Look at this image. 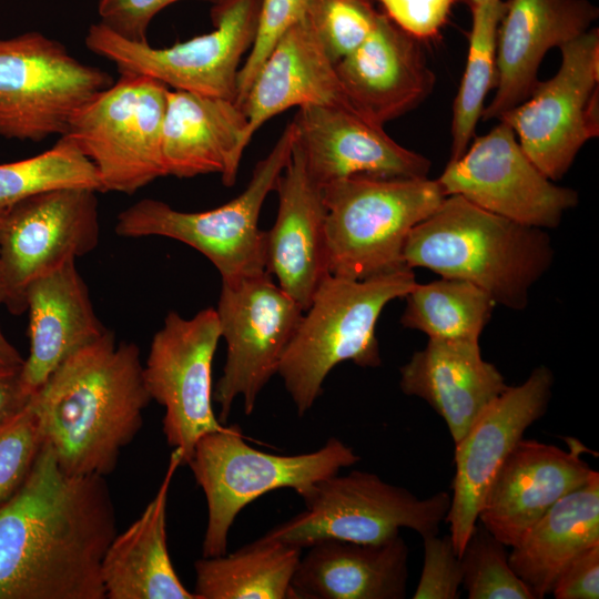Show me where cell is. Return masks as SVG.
Returning <instances> with one entry per match:
<instances>
[{
  "label": "cell",
  "instance_id": "cell-1",
  "mask_svg": "<svg viewBox=\"0 0 599 599\" xmlns=\"http://www.w3.org/2000/svg\"><path fill=\"white\" fill-rule=\"evenodd\" d=\"M115 535L104 477L67 474L43 444L0 507V599H105L101 565Z\"/></svg>",
  "mask_w": 599,
  "mask_h": 599
},
{
  "label": "cell",
  "instance_id": "cell-2",
  "mask_svg": "<svg viewBox=\"0 0 599 599\" xmlns=\"http://www.w3.org/2000/svg\"><path fill=\"white\" fill-rule=\"evenodd\" d=\"M152 400L136 344L109 329L68 357L32 394L43 444L70 475L111 474Z\"/></svg>",
  "mask_w": 599,
  "mask_h": 599
},
{
  "label": "cell",
  "instance_id": "cell-3",
  "mask_svg": "<svg viewBox=\"0 0 599 599\" xmlns=\"http://www.w3.org/2000/svg\"><path fill=\"white\" fill-rule=\"evenodd\" d=\"M403 258L412 270L423 267L469 282L496 304L520 311L532 285L551 266L554 248L544 229L448 195L409 232Z\"/></svg>",
  "mask_w": 599,
  "mask_h": 599
},
{
  "label": "cell",
  "instance_id": "cell-4",
  "mask_svg": "<svg viewBox=\"0 0 599 599\" xmlns=\"http://www.w3.org/2000/svg\"><path fill=\"white\" fill-rule=\"evenodd\" d=\"M416 283L412 268L351 280L328 274L287 344L277 374L297 415L304 416L323 393V383L339 363L382 365L376 324L384 307L404 297Z\"/></svg>",
  "mask_w": 599,
  "mask_h": 599
},
{
  "label": "cell",
  "instance_id": "cell-5",
  "mask_svg": "<svg viewBox=\"0 0 599 599\" xmlns=\"http://www.w3.org/2000/svg\"><path fill=\"white\" fill-rule=\"evenodd\" d=\"M322 191L328 272L359 281L409 268L403 258L409 232L446 197L428 177L354 175Z\"/></svg>",
  "mask_w": 599,
  "mask_h": 599
},
{
  "label": "cell",
  "instance_id": "cell-6",
  "mask_svg": "<svg viewBox=\"0 0 599 599\" xmlns=\"http://www.w3.org/2000/svg\"><path fill=\"white\" fill-rule=\"evenodd\" d=\"M358 460L353 448L335 437L314 451L280 455L250 446L238 425L205 434L186 463L206 499L203 557L227 551L235 518L255 499L283 488L303 497L322 479Z\"/></svg>",
  "mask_w": 599,
  "mask_h": 599
},
{
  "label": "cell",
  "instance_id": "cell-7",
  "mask_svg": "<svg viewBox=\"0 0 599 599\" xmlns=\"http://www.w3.org/2000/svg\"><path fill=\"white\" fill-rule=\"evenodd\" d=\"M296 139L290 122L270 153L257 162L246 189L212 210L183 212L167 203L143 199L116 217L122 237L163 236L202 253L219 271L222 282L257 275L265 270V231L258 227L261 209L287 164Z\"/></svg>",
  "mask_w": 599,
  "mask_h": 599
},
{
  "label": "cell",
  "instance_id": "cell-8",
  "mask_svg": "<svg viewBox=\"0 0 599 599\" xmlns=\"http://www.w3.org/2000/svg\"><path fill=\"white\" fill-rule=\"evenodd\" d=\"M305 509L262 537L302 547L326 539L378 544L408 528L422 537L438 534L450 494L419 498L376 474L352 470L315 484L303 497Z\"/></svg>",
  "mask_w": 599,
  "mask_h": 599
},
{
  "label": "cell",
  "instance_id": "cell-9",
  "mask_svg": "<svg viewBox=\"0 0 599 599\" xmlns=\"http://www.w3.org/2000/svg\"><path fill=\"white\" fill-rule=\"evenodd\" d=\"M119 74L77 111L62 136L93 164L101 192L133 194L166 176L162 133L169 88L146 75Z\"/></svg>",
  "mask_w": 599,
  "mask_h": 599
},
{
  "label": "cell",
  "instance_id": "cell-10",
  "mask_svg": "<svg viewBox=\"0 0 599 599\" xmlns=\"http://www.w3.org/2000/svg\"><path fill=\"white\" fill-rule=\"evenodd\" d=\"M212 4L214 30L171 47L130 41L100 22L89 28L84 43L114 63L119 73L146 75L173 90L235 101L240 63L255 38L261 0Z\"/></svg>",
  "mask_w": 599,
  "mask_h": 599
},
{
  "label": "cell",
  "instance_id": "cell-11",
  "mask_svg": "<svg viewBox=\"0 0 599 599\" xmlns=\"http://www.w3.org/2000/svg\"><path fill=\"white\" fill-rule=\"evenodd\" d=\"M113 78L38 31L0 38V136H62L72 116Z\"/></svg>",
  "mask_w": 599,
  "mask_h": 599
},
{
  "label": "cell",
  "instance_id": "cell-12",
  "mask_svg": "<svg viewBox=\"0 0 599 599\" xmlns=\"http://www.w3.org/2000/svg\"><path fill=\"white\" fill-rule=\"evenodd\" d=\"M557 73L498 120L549 180L567 173L586 142L599 135V31L591 28L559 48Z\"/></svg>",
  "mask_w": 599,
  "mask_h": 599
},
{
  "label": "cell",
  "instance_id": "cell-13",
  "mask_svg": "<svg viewBox=\"0 0 599 599\" xmlns=\"http://www.w3.org/2000/svg\"><path fill=\"white\" fill-rule=\"evenodd\" d=\"M215 311L226 358L213 402L225 424L237 397L244 414L253 413L260 393L278 372L304 309L264 272L222 282Z\"/></svg>",
  "mask_w": 599,
  "mask_h": 599
},
{
  "label": "cell",
  "instance_id": "cell-14",
  "mask_svg": "<svg viewBox=\"0 0 599 599\" xmlns=\"http://www.w3.org/2000/svg\"><path fill=\"white\" fill-rule=\"evenodd\" d=\"M220 338L215 308L201 309L190 318L171 311L143 364L150 396L164 407L166 443L181 453L183 465L202 436L225 426L212 405V365Z\"/></svg>",
  "mask_w": 599,
  "mask_h": 599
},
{
  "label": "cell",
  "instance_id": "cell-15",
  "mask_svg": "<svg viewBox=\"0 0 599 599\" xmlns=\"http://www.w3.org/2000/svg\"><path fill=\"white\" fill-rule=\"evenodd\" d=\"M97 190L60 187L9 205L0 236L4 305L27 311L26 290L37 277L92 252L99 243Z\"/></svg>",
  "mask_w": 599,
  "mask_h": 599
},
{
  "label": "cell",
  "instance_id": "cell-16",
  "mask_svg": "<svg viewBox=\"0 0 599 599\" xmlns=\"http://www.w3.org/2000/svg\"><path fill=\"white\" fill-rule=\"evenodd\" d=\"M437 181L446 196L460 195L486 211L544 230L557 227L579 202L577 191L557 185L537 169L502 121L449 161Z\"/></svg>",
  "mask_w": 599,
  "mask_h": 599
},
{
  "label": "cell",
  "instance_id": "cell-17",
  "mask_svg": "<svg viewBox=\"0 0 599 599\" xmlns=\"http://www.w3.org/2000/svg\"><path fill=\"white\" fill-rule=\"evenodd\" d=\"M552 386L551 370L536 367L524 383L508 386L454 444L455 475L445 522L459 557L478 524L489 486L527 428L546 413Z\"/></svg>",
  "mask_w": 599,
  "mask_h": 599
},
{
  "label": "cell",
  "instance_id": "cell-18",
  "mask_svg": "<svg viewBox=\"0 0 599 599\" xmlns=\"http://www.w3.org/2000/svg\"><path fill=\"white\" fill-rule=\"evenodd\" d=\"M567 440L568 450L522 438L495 476L478 522L506 547L517 546L548 509L592 474L581 457L587 448L577 439Z\"/></svg>",
  "mask_w": 599,
  "mask_h": 599
},
{
  "label": "cell",
  "instance_id": "cell-19",
  "mask_svg": "<svg viewBox=\"0 0 599 599\" xmlns=\"http://www.w3.org/2000/svg\"><path fill=\"white\" fill-rule=\"evenodd\" d=\"M312 179L324 186L354 175L428 177L430 161L395 142L357 112L333 105H306L293 119Z\"/></svg>",
  "mask_w": 599,
  "mask_h": 599
},
{
  "label": "cell",
  "instance_id": "cell-20",
  "mask_svg": "<svg viewBox=\"0 0 599 599\" xmlns=\"http://www.w3.org/2000/svg\"><path fill=\"white\" fill-rule=\"evenodd\" d=\"M598 14L589 0H509L497 31L496 91L481 118L498 120L526 101L545 54L590 30Z\"/></svg>",
  "mask_w": 599,
  "mask_h": 599
},
{
  "label": "cell",
  "instance_id": "cell-21",
  "mask_svg": "<svg viewBox=\"0 0 599 599\" xmlns=\"http://www.w3.org/2000/svg\"><path fill=\"white\" fill-rule=\"evenodd\" d=\"M275 191L278 210L265 231V270L305 311L329 272L323 191L309 175L296 139Z\"/></svg>",
  "mask_w": 599,
  "mask_h": 599
},
{
  "label": "cell",
  "instance_id": "cell-22",
  "mask_svg": "<svg viewBox=\"0 0 599 599\" xmlns=\"http://www.w3.org/2000/svg\"><path fill=\"white\" fill-rule=\"evenodd\" d=\"M353 109L384 126L423 102L433 91L435 74L417 39L379 13L366 40L335 63Z\"/></svg>",
  "mask_w": 599,
  "mask_h": 599
},
{
  "label": "cell",
  "instance_id": "cell-23",
  "mask_svg": "<svg viewBox=\"0 0 599 599\" xmlns=\"http://www.w3.org/2000/svg\"><path fill=\"white\" fill-rule=\"evenodd\" d=\"M399 374L402 392L425 400L445 420L454 444L508 387L473 341L428 339Z\"/></svg>",
  "mask_w": 599,
  "mask_h": 599
},
{
  "label": "cell",
  "instance_id": "cell-24",
  "mask_svg": "<svg viewBox=\"0 0 599 599\" xmlns=\"http://www.w3.org/2000/svg\"><path fill=\"white\" fill-rule=\"evenodd\" d=\"M246 132V115L235 101L169 89L162 133L166 175L219 173L232 186L248 144Z\"/></svg>",
  "mask_w": 599,
  "mask_h": 599
},
{
  "label": "cell",
  "instance_id": "cell-25",
  "mask_svg": "<svg viewBox=\"0 0 599 599\" xmlns=\"http://www.w3.org/2000/svg\"><path fill=\"white\" fill-rule=\"evenodd\" d=\"M29 354L20 375L32 394L72 354L108 329L98 318L75 261L33 280L26 290Z\"/></svg>",
  "mask_w": 599,
  "mask_h": 599
},
{
  "label": "cell",
  "instance_id": "cell-26",
  "mask_svg": "<svg viewBox=\"0 0 599 599\" xmlns=\"http://www.w3.org/2000/svg\"><path fill=\"white\" fill-rule=\"evenodd\" d=\"M302 554L291 599H403L408 547L399 535L378 544L326 539Z\"/></svg>",
  "mask_w": 599,
  "mask_h": 599
},
{
  "label": "cell",
  "instance_id": "cell-27",
  "mask_svg": "<svg viewBox=\"0 0 599 599\" xmlns=\"http://www.w3.org/2000/svg\"><path fill=\"white\" fill-rule=\"evenodd\" d=\"M306 105L355 111L339 82L335 63L304 17L275 44L241 105L247 119L248 143L271 118L290 108Z\"/></svg>",
  "mask_w": 599,
  "mask_h": 599
},
{
  "label": "cell",
  "instance_id": "cell-28",
  "mask_svg": "<svg viewBox=\"0 0 599 599\" xmlns=\"http://www.w3.org/2000/svg\"><path fill=\"white\" fill-rule=\"evenodd\" d=\"M183 465L173 448L164 477L140 517L116 534L102 559L101 579L108 599H199L180 580L166 539L170 486Z\"/></svg>",
  "mask_w": 599,
  "mask_h": 599
},
{
  "label": "cell",
  "instance_id": "cell-29",
  "mask_svg": "<svg viewBox=\"0 0 599 599\" xmlns=\"http://www.w3.org/2000/svg\"><path fill=\"white\" fill-rule=\"evenodd\" d=\"M599 545V474L559 499L512 547L509 564L536 599L550 593L562 570Z\"/></svg>",
  "mask_w": 599,
  "mask_h": 599
},
{
  "label": "cell",
  "instance_id": "cell-30",
  "mask_svg": "<svg viewBox=\"0 0 599 599\" xmlns=\"http://www.w3.org/2000/svg\"><path fill=\"white\" fill-rule=\"evenodd\" d=\"M303 554L293 544L263 537L233 552L194 562L199 599H286Z\"/></svg>",
  "mask_w": 599,
  "mask_h": 599
},
{
  "label": "cell",
  "instance_id": "cell-31",
  "mask_svg": "<svg viewBox=\"0 0 599 599\" xmlns=\"http://www.w3.org/2000/svg\"><path fill=\"white\" fill-rule=\"evenodd\" d=\"M404 297L400 324L428 339L479 342L496 305L478 286L449 277L416 282Z\"/></svg>",
  "mask_w": 599,
  "mask_h": 599
},
{
  "label": "cell",
  "instance_id": "cell-32",
  "mask_svg": "<svg viewBox=\"0 0 599 599\" xmlns=\"http://www.w3.org/2000/svg\"><path fill=\"white\" fill-rule=\"evenodd\" d=\"M507 2L488 0L471 8L466 68L453 105L450 159L463 155L481 118L485 98L496 78V40Z\"/></svg>",
  "mask_w": 599,
  "mask_h": 599
},
{
  "label": "cell",
  "instance_id": "cell-33",
  "mask_svg": "<svg viewBox=\"0 0 599 599\" xmlns=\"http://www.w3.org/2000/svg\"><path fill=\"white\" fill-rule=\"evenodd\" d=\"M90 187L101 192L93 164L68 138L34 156L0 164V205L60 187Z\"/></svg>",
  "mask_w": 599,
  "mask_h": 599
},
{
  "label": "cell",
  "instance_id": "cell-34",
  "mask_svg": "<svg viewBox=\"0 0 599 599\" xmlns=\"http://www.w3.org/2000/svg\"><path fill=\"white\" fill-rule=\"evenodd\" d=\"M459 558L469 599H536L511 569L506 546L484 526L476 525Z\"/></svg>",
  "mask_w": 599,
  "mask_h": 599
},
{
  "label": "cell",
  "instance_id": "cell-35",
  "mask_svg": "<svg viewBox=\"0 0 599 599\" xmlns=\"http://www.w3.org/2000/svg\"><path fill=\"white\" fill-rule=\"evenodd\" d=\"M378 16L370 0H308L305 13L334 63L366 40Z\"/></svg>",
  "mask_w": 599,
  "mask_h": 599
},
{
  "label": "cell",
  "instance_id": "cell-36",
  "mask_svg": "<svg viewBox=\"0 0 599 599\" xmlns=\"http://www.w3.org/2000/svg\"><path fill=\"white\" fill-rule=\"evenodd\" d=\"M42 446L40 426L29 403L0 425V507L26 481Z\"/></svg>",
  "mask_w": 599,
  "mask_h": 599
},
{
  "label": "cell",
  "instance_id": "cell-37",
  "mask_svg": "<svg viewBox=\"0 0 599 599\" xmlns=\"http://www.w3.org/2000/svg\"><path fill=\"white\" fill-rule=\"evenodd\" d=\"M307 4L308 0H261L256 34L237 75L235 102L240 106L275 44L305 17Z\"/></svg>",
  "mask_w": 599,
  "mask_h": 599
},
{
  "label": "cell",
  "instance_id": "cell-38",
  "mask_svg": "<svg viewBox=\"0 0 599 599\" xmlns=\"http://www.w3.org/2000/svg\"><path fill=\"white\" fill-rule=\"evenodd\" d=\"M423 538L424 561L414 599H456L463 582L460 558L449 535Z\"/></svg>",
  "mask_w": 599,
  "mask_h": 599
},
{
  "label": "cell",
  "instance_id": "cell-39",
  "mask_svg": "<svg viewBox=\"0 0 599 599\" xmlns=\"http://www.w3.org/2000/svg\"><path fill=\"white\" fill-rule=\"evenodd\" d=\"M181 0H98L100 23L134 42H148L152 19L164 8ZM213 3L216 0H201Z\"/></svg>",
  "mask_w": 599,
  "mask_h": 599
},
{
  "label": "cell",
  "instance_id": "cell-40",
  "mask_svg": "<svg viewBox=\"0 0 599 599\" xmlns=\"http://www.w3.org/2000/svg\"><path fill=\"white\" fill-rule=\"evenodd\" d=\"M387 18L415 39L435 37L456 0H378Z\"/></svg>",
  "mask_w": 599,
  "mask_h": 599
},
{
  "label": "cell",
  "instance_id": "cell-41",
  "mask_svg": "<svg viewBox=\"0 0 599 599\" xmlns=\"http://www.w3.org/2000/svg\"><path fill=\"white\" fill-rule=\"evenodd\" d=\"M550 593L556 599H598L599 545L577 556L562 570Z\"/></svg>",
  "mask_w": 599,
  "mask_h": 599
},
{
  "label": "cell",
  "instance_id": "cell-42",
  "mask_svg": "<svg viewBox=\"0 0 599 599\" xmlns=\"http://www.w3.org/2000/svg\"><path fill=\"white\" fill-rule=\"evenodd\" d=\"M20 369L0 367V425L22 410L31 397L23 388Z\"/></svg>",
  "mask_w": 599,
  "mask_h": 599
},
{
  "label": "cell",
  "instance_id": "cell-43",
  "mask_svg": "<svg viewBox=\"0 0 599 599\" xmlns=\"http://www.w3.org/2000/svg\"><path fill=\"white\" fill-rule=\"evenodd\" d=\"M6 303V290L0 274V305ZM22 356L6 338L0 328V367H18L23 363Z\"/></svg>",
  "mask_w": 599,
  "mask_h": 599
},
{
  "label": "cell",
  "instance_id": "cell-44",
  "mask_svg": "<svg viewBox=\"0 0 599 599\" xmlns=\"http://www.w3.org/2000/svg\"><path fill=\"white\" fill-rule=\"evenodd\" d=\"M8 207H9V205H7V206L0 205V236H1L3 224H4Z\"/></svg>",
  "mask_w": 599,
  "mask_h": 599
},
{
  "label": "cell",
  "instance_id": "cell-45",
  "mask_svg": "<svg viewBox=\"0 0 599 599\" xmlns=\"http://www.w3.org/2000/svg\"><path fill=\"white\" fill-rule=\"evenodd\" d=\"M468 1H469V4H470V8H475L477 6L483 4L484 2H486L488 0H468Z\"/></svg>",
  "mask_w": 599,
  "mask_h": 599
}]
</instances>
